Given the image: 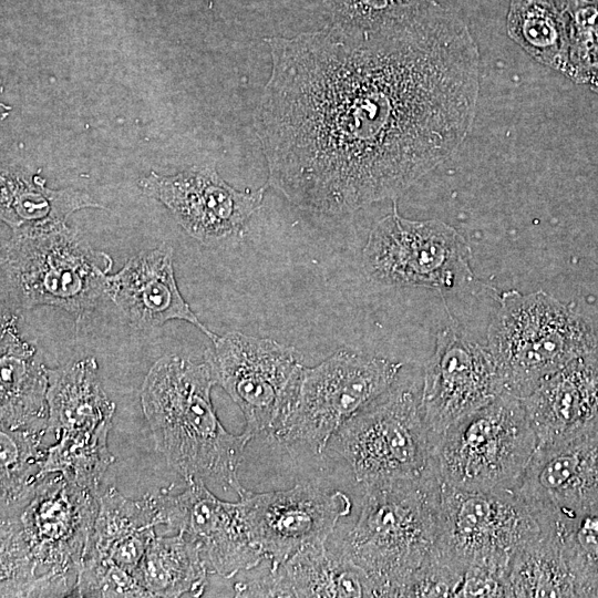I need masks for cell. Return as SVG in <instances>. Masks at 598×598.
Listing matches in <instances>:
<instances>
[{"label":"cell","instance_id":"obj_14","mask_svg":"<svg viewBox=\"0 0 598 598\" xmlns=\"http://www.w3.org/2000/svg\"><path fill=\"white\" fill-rule=\"evenodd\" d=\"M138 186L165 205L188 236L210 247L244 235L266 190V187L238 190L209 165L174 175L151 172L140 179Z\"/></svg>","mask_w":598,"mask_h":598},{"label":"cell","instance_id":"obj_1","mask_svg":"<svg viewBox=\"0 0 598 598\" xmlns=\"http://www.w3.org/2000/svg\"><path fill=\"white\" fill-rule=\"evenodd\" d=\"M265 41L271 72L255 128L268 185L302 210L339 216L396 198L473 124L478 48L435 0L371 31Z\"/></svg>","mask_w":598,"mask_h":598},{"label":"cell","instance_id":"obj_26","mask_svg":"<svg viewBox=\"0 0 598 598\" xmlns=\"http://www.w3.org/2000/svg\"><path fill=\"white\" fill-rule=\"evenodd\" d=\"M506 32L535 61L567 75V17L557 0H509Z\"/></svg>","mask_w":598,"mask_h":598},{"label":"cell","instance_id":"obj_34","mask_svg":"<svg viewBox=\"0 0 598 598\" xmlns=\"http://www.w3.org/2000/svg\"><path fill=\"white\" fill-rule=\"evenodd\" d=\"M455 597H508L506 575L486 568H470Z\"/></svg>","mask_w":598,"mask_h":598},{"label":"cell","instance_id":"obj_5","mask_svg":"<svg viewBox=\"0 0 598 598\" xmlns=\"http://www.w3.org/2000/svg\"><path fill=\"white\" fill-rule=\"evenodd\" d=\"M112 257L60 223L12 230L1 248V297L14 312L49 306L76 321L106 296Z\"/></svg>","mask_w":598,"mask_h":598},{"label":"cell","instance_id":"obj_12","mask_svg":"<svg viewBox=\"0 0 598 598\" xmlns=\"http://www.w3.org/2000/svg\"><path fill=\"white\" fill-rule=\"evenodd\" d=\"M206 351L216 384L240 409L252 440L272 435L296 390L303 367L300 352L270 338L239 331L217 334Z\"/></svg>","mask_w":598,"mask_h":598},{"label":"cell","instance_id":"obj_31","mask_svg":"<svg viewBox=\"0 0 598 598\" xmlns=\"http://www.w3.org/2000/svg\"><path fill=\"white\" fill-rule=\"evenodd\" d=\"M567 17L569 68L567 78L587 84L598 61V0H557Z\"/></svg>","mask_w":598,"mask_h":598},{"label":"cell","instance_id":"obj_16","mask_svg":"<svg viewBox=\"0 0 598 598\" xmlns=\"http://www.w3.org/2000/svg\"><path fill=\"white\" fill-rule=\"evenodd\" d=\"M503 392V380L487 346L453 327L439 331L420 396L431 443L451 424Z\"/></svg>","mask_w":598,"mask_h":598},{"label":"cell","instance_id":"obj_2","mask_svg":"<svg viewBox=\"0 0 598 598\" xmlns=\"http://www.w3.org/2000/svg\"><path fill=\"white\" fill-rule=\"evenodd\" d=\"M99 511L97 493L54 473L1 504L0 596L76 592L83 554Z\"/></svg>","mask_w":598,"mask_h":598},{"label":"cell","instance_id":"obj_24","mask_svg":"<svg viewBox=\"0 0 598 598\" xmlns=\"http://www.w3.org/2000/svg\"><path fill=\"white\" fill-rule=\"evenodd\" d=\"M105 208L90 195L74 188L51 189L40 175L2 169L0 215L11 230L66 223L83 208Z\"/></svg>","mask_w":598,"mask_h":598},{"label":"cell","instance_id":"obj_19","mask_svg":"<svg viewBox=\"0 0 598 598\" xmlns=\"http://www.w3.org/2000/svg\"><path fill=\"white\" fill-rule=\"evenodd\" d=\"M241 597H374L368 575L341 549L307 547L267 575L237 582Z\"/></svg>","mask_w":598,"mask_h":598},{"label":"cell","instance_id":"obj_25","mask_svg":"<svg viewBox=\"0 0 598 598\" xmlns=\"http://www.w3.org/2000/svg\"><path fill=\"white\" fill-rule=\"evenodd\" d=\"M209 575L198 549L181 534L155 536L134 577L148 597H199Z\"/></svg>","mask_w":598,"mask_h":598},{"label":"cell","instance_id":"obj_8","mask_svg":"<svg viewBox=\"0 0 598 598\" xmlns=\"http://www.w3.org/2000/svg\"><path fill=\"white\" fill-rule=\"evenodd\" d=\"M402 363L340 349L315 367H302L272 436L321 453L337 430L390 390Z\"/></svg>","mask_w":598,"mask_h":598},{"label":"cell","instance_id":"obj_30","mask_svg":"<svg viewBox=\"0 0 598 598\" xmlns=\"http://www.w3.org/2000/svg\"><path fill=\"white\" fill-rule=\"evenodd\" d=\"M47 432L0 431V503L4 504L38 480L45 448L41 447Z\"/></svg>","mask_w":598,"mask_h":598},{"label":"cell","instance_id":"obj_35","mask_svg":"<svg viewBox=\"0 0 598 598\" xmlns=\"http://www.w3.org/2000/svg\"><path fill=\"white\" fill-rule=\"evenodd\" d=\"M590 89L598 94V61L591 69L588 83Z\"/></svg>","mask_w":598,"mask_h":598},{"label":"cell","instance_id":"obj_11","mask_svg":"<svg viewBox=\"0 0 598 598\" xmlns=\"http://www.w3.org/2000/svg\"><path fill=\"white\" fill-rule=\"evenodd\" d=\"M471 257L470 245L452 226L437 219L404 218L394 202L392 212L368 236L362 268L377 285L442 292L472 278Z\"/></svg>","mask_w":598,"mask_h":598},{"label":"cell","instance_id":"obj_27","mask_svg":"<svg viewBox=\"0 0 598 598\" xmlns=\"http://www.w3.org/2000/svg\"><path fill=\"white\" fill-rule=\"evenodd\" d=\"M506 582L508 597H576L574 576L560 542L545 526L515 553Z\"/></svg>","mask_w":598,"mask_h":598},{"label":"cell","instance_id":"obj_15","mask_svg":"<svg viewBox=\"0 0 598 598\" xmlns=\"http://www.w3.org/2000/svg\"><path fill=\"white\" fill-rule=\"evenodd\" d=\"M153 495L166 532L190 542L209 575L231 578L265 559L251 539L238 501H221L205 483L194 481L186 482L181 492L168 487Z\"/></svg>","mask_w":598,"mask_h":598},{"label":"cell","instance_id":"obj_29","mask_svg":"<svg viewBox=\"0 0 598 598\" xmlns=\"http://www.w3.org/2000/svg\"><path fill=\"white\" fill-rule=\"evenodd\" d=\"M543 526L558 537L575 580L576 597H598V504Z\"/></svg>","mask_w":598,"mask_h":598},{"label":"cell","instance_id":"obj_13","mask_svg":"<svg viewBox=\"0 0 598 598\" xmlns=\"http://www.w3.org/2000/svg\"><path fill=\"white\" fill-rule=\"evenodd\" d=\"M251 539L275 569L298 551L326 545L352 503L339 489L300 483L288 489L237 493Z\"/></svg>","mask_w":598,"mask_h":598},{"label":"cell","instance_id":"obj_17","mask_svg":"<svg viewBox=\"0 0 598 598\" xmlns=\"http://www.w3.org/2000/svg\"><path fill=\"white\" fill-rule=\"evenodd\" d=\"M514 489L540 524L598 504V426L537 445Z\"/></svg>","mask_w":598,"mask_h":598},{"label":"cell","instance_id":"obj_32","mask_svg":"<svg viewBox=\"0 0 598 598\" xmlns=\"http://www.w3.org/2000/svg\"><path fill=\"white\" fill-rule=\"evenodd\" d=\"M329 27L365 32L398 20L427 0H318Z\"/></svg>","mask_w":598,"mask_h":598},{"label":"cell","instance_id":"obj_20","mask_svg":"<svg viewBox=\"0 0 598 598\" xmlns=\"http://www.w3.org/2000/svg\"><path fill=\"white\" fill-rule=\"evenodd\" d=\"M522 400L538 445L595 426L598 422V359L588 354L570 361Z\"/></svg>","mask_w":598,"mask_h":598},{"label":"cell","instance_id":"obj_23","mask_svg":"<svg viewBox=\"0 0 598 598\" xmlns=\"http://www.w3.org/2000/svg\"><path fill=\"white\" fill-rule=\"evenodd\" d=\"M48 432L90 431L113 419L115 403L106 395L93 357L48 368Z\"/></svg>","mask_w":598,"mask_h":598},{"label":"cell","instance_id":"obj_7","mask_svg":"<svg viewBox=\"0 0 598 598\" xmlns=\"http://www.w3.org/2000/svg\"><path fill=\"white\" fill-rule=\"evenodd\" d=\"M537 445L523 400L503 392L435 439L430 464L448 487L514 489Z\"/></svg>","mask_w":598,"mask_h":598},{"label":"cell","instance_id":"obj_9","mask_svg":"<svg viewBox=\"0 0 598 598\" xmlns=\"http://www.w3.org/2000/svg\"><path fill=\"white\" fill-rule=\"evenodd\" d=\"M540 532L536 514L515 489L441 484L436 555L463 574L486 568L507 576L515 553Z\"/></svg>","mask_w":598,"mask_h":598},{"label":"cell","instance_id":"obj_28","mask_svg":"<svg viewBox=\"0 0 598 598\" xmlns=\"http://www.w3.org/2000/svg\"><path fill=\"white\" fill-rule=\"evenodd\" d=\"M112 419L90 431L62 433L45 448L38 478L59 473L69 483L97 493L100 483L115 457L107 446Z\"/></svg>","mask_w":598,"mask_h":598},{"label":"cell","instance_id":"obj_6","mask_svg":"<svg viewBox=\"0 0 598 598\" xmlns=\"http://www.w3.org/2000/svg\"><path fill=\"white\" fill-rule=\"evenodd\" d=\"M487 348L504 392L523 399L570 361L594 354L598 341L573 303L543 290L527 295L508 290L488 327Z\"/></svg>","mask_w":598,"mask_h":598},{"label":"cell","instance_id":"obj_21","mask_svg":"<svg viewBox=\"0 0 598 598\" xmlns=\"http://www.w3.org/2000/svg\"><path fill=\"white\" fill-rule=\"evenodd\" d=\"M47 367L18 330L17 312L1 310L0 424L1 429L48 432Z\"/></svg>","mask_w":598,"mask_h":598},{"label":"cell","instance_id":"obj_22","mask_svg":"<svg viewBox=\"0 0 598 598\" xmlns=\"http://www.w3.org/2000/svg\"><path fill=\"white\" fill-rule=\"evenodd\" d=\"M157 525H162V518L153 494L131 499L109 487L99 496V511L84 554L106 557L134 575L156 536Z\"/></svg>","mask_w":598,"mask_h":598},{"label":"cell","instance_id":"obj_33","mask_svg":"<svg viewBox=\"0 0 598 598\" xmlns=\"http://www.w3.org/2000/svg\"><path fill=\"white\" fill-rule=\"evenodd\" d=\"M78 597H148L133 574L111 559L85 553L76 584Z\"/></svg>","mask_w":598,"mask_h":598},{"label":"cell","instance_id":"obj_10","mask_svg":"<svg viewBox=\"0 0 598 598\" xmlns=\"http://www.w3.org/2000/svg\"><path fill=\"white\" fill-rule=\"evenodd\" d=\"M326 450L343 458L363 486L422 475L431 442L420 398L410 388H391L346 421Z\"/></svg>","mask_w":598,"mask_h":598},{"label":"cell","instance_id":"obj_3","mask_svg":"<svg viewBox=\"0 0 598 598\" xmlns=\"http://www.w3.org/2000/svg\"><path fill=\"white\" fill-rule=\"evenodd\" d=\"M216 379L209 358L195 361L166 354L150 368L141 388V406L155 448L185 482H203L236 494L238 470L251 439L220 423L212 402Z\"/></svg>","mask_w":598,"mask_h":598},{"label":"cell","instance_id":"obj_4","mask_svg":"<svg viewBox=\"0 0 598 598\" xmlns=\"http://www.w3.org/2000/svg\"><path fill=\"white\" fill-rule=\"evenodd\" d=\"M441 483L420 476L364 486L359 517L341 550L370 578L374 597H404L436 555Z\"/></svg>","mask_w":598,"mask_h":598},{"label":"cell","instance_id":"obj_18","mask_svg":"<svg viewBox=\"0 0 598 598\" xmlns=\"http://www.w3.org/2000/svg\"><path fill=\"white\" fill-rule=\"evenodd\" d=\"M106 296L138 329L157 328L183 320L198 328L210 341V331L182 296L174 272L173 247L163 243L140 251L106 279Z\"/></svg>","mask_w":598,"mask_h":598}]
</instances>
